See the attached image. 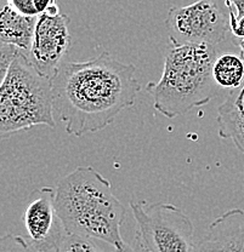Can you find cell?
<instances>
[{
	"mask_svg": "<svg viewBox=\"0 0 244 252\" xmlns=\"http://www.w3.org/2000/svg\"><path fill=\"white\" fill-rule=\"evenodd\" d=\"M138 68L102 51L83 62H64L52 77L54 108L66 132L80 136L104 130L136 101Z\"/></svg>",
	"mask_w": 244,
	"mask_h": 252,
	"instance_id": "cell-1",
	"label": "cell"
},
{
	"mask_svg": "<svg viewBox=\"0 0 244 252\" xmlns=\"http://www.w3.org/2000/svg\"><path fill=\"white\" fill-rule=\"evenodd\" d=\"M57 212L67 234L98 239L118 248L125 207L111 182L91 166H78L57 182Z\"/></svg>",
	"mask_w": 244,
	"mask_h": 252,
	"instance_id": "cell-2",
	"label": "cell"
},
{
	"mask_svg": "<svg viewBox=\"0 0 244 252\" xmlns=\"http://www.w3.org/2000/svg\"><path fill=\"white\" fill-rule=\"evenodd\" d=\"M217 56L215 45L179 44L170 39L164 50L161 79L146 86L153 98V108L174 119L209 103L217 86L212 77Z\"/></svg>",
	"mask_w": 244,
	"mask_h": 252,
	"instance_id": "cell-3",
	"label": "cell"
},
{
	"mask_svg": "<svg viewBox=\"0 0 244 252\" xmlns=\"http://www.w3.org/2000/svg\"><path fill=\"white\" fill-rule=\"evenodd\" d=\"M52 78L39 72L21 51L1 80L0 135L2 138L34 126L55 128Z\"/></svg>",
	"mask_w": 244,
	"mask_h": 252,
	"instance_id": "cell-4",
	"label": "cell"
},
{
	"mask_svg": "<svg viewBox=\"0 0 244 252\" xmlns=\"http://www.w3.org/2000/svg\"><path fill=\"white\" fill-rule=\"evenodd\" d=\"M139 252H192L195 227L190 217L172 204L131 200Z\"/></svg>",
	"mask_w": 244,
	"mask_h": 252,
	"instance_id": "cell-5",
	"label": "cell"
},
{
	"mask_svg": "<svg viewBox=\"0 0 244 252\" xmlns=\"http://www.w3.org/2000/svg\"><path fill=\"white\" fill-rule=\"evenodd\" d=\"M170 39L179 44L217 46L230 31L227 16L216 0H198L187 6H170L165 20Z\"/></svg>",
	"mask_w": 244,
	"mask_h": 252,
	"instance_id": "cell-6",
	"label": "cell"
},
{
	"mask_svg": "<svg viewBox=\"0 0 244 252\" xmlns=\"http://www.w3.org/2000/svg\"><path fill=\"white\" fill-rule=\"evenodd\" d=\"M56 189L40 187L32 191L23 215L28 241L39 252L56 250L67 234L55 204Z\"/></svg>",
	"mask_w": 244,
	"mask_h": 252,
	"instance_id": "cell-7",
	"label": "cell"
},
{
	"mask_svg": "<svg viewBox=\"0 0 244 252\" xmlns=\"http://www.w3.org/2000/svg\"><path fill=\"white\" fill-rule=\"evenodd\" d=\"M70 17L61 14H43L38 17L30 59L36 69L52 78L72 45Z\"/></svg>",
	"mask_w": 244,
	"mask_h": 252,
	"instance_id": "cell-8",
	"label": "cell"
},
{
	"mask_svg": "<svg viewBox=\"0 0 244 252\" xmlns=\"http://www.w3.org/2000/svg\"><path fill=\"white\" fill-rule=\"evenodd\" d=\"M192 252H244V210L231 209L215 219Z\"/></svg>",
	"mask_w": 244,
	"mask_h": 252,
	"instance_id": "cell-9",
	"label": "cell"
},
{
	"mask_svg": "<svg viewBox=\"0 0 244 252\" xmlns=\"http://www.w3.org/2000/svg\"><path fill=\"white\" fill-rule=\"evenodd\" d=\"M216 123L220 137L233 141L244 153V81L240 88L230 90L227 98L220 104Z\"/></svg>",
	"mask_w": 244,
	"mask_h": 252,
	"instance_id": "cell-10",
	"label": "cell"
},
{
	"mask_svg": "<svg viewBox=\"0 0 244 252\" xmlns=\"http://www.w3.org/2000/svg\"><path fill=\"white\" fill-rule=\"evenodd\" d=\"M38 17L17 12L10 5H5L0 15V40L18 47L30 56Z\"/></svg>",
	"mask_w": 244,
	"mask_h": 252,
	"instance_id": "cell-11",
	"label": "cell"
},
{
	"mask_svg": "<svg viewBox=\"0 0 244 252\" xmlns=\"http://www.w3.org/2000/svg\"><path fill=\"white\" fill-rule=\"evenodd\" d=\"M212 77L220 88L228 90L240 88L244 81V59L242 55H219L212 67Z\"/></svg>",
	"mask_w": 244,
	"mask_h": 252,
	"instance_id": "cell-12",
	"label": "cell"
},
{
	"mask_svg": "<svg viewBox=\"0 0 244 252\" xmlns=\"http://www.w3.org/2000/svg\"><path fill=\"white\" fill-rule=\"evenodd\" d=\"M109 244L98 240V239L86 238V236L66 234L64 240L55 252H115L109 250ZM113 248V246H112Z\"/></svg>",
	"mask_w": 244,
	"mask_h": 252,
	"instance_id": "cell-13",
	"label": "cell"
},
{
	"mask_svg": "<svg viewBox=\"0 0 244 252\" xmlns=\"http://www.w3.org/2000/svg\"><path fill=\"white\" fill-rule=\"evenodd\" d=\"M7 5L26 16L39 17L43 14H59L57 0H7Z\"/></svg>",
	"mask_w": 244,
	"mask_h": 252,
	"instance_id": "cell-14",
	"label": "cell"
},
{
	"mask_svg": "<svg viewBox=\"0 0 244 252\" xmlns=\"http://www.w3.org/2000/svg\"><path fill=\"white\" fill-rule=\"evenodd\" d=\"M0 252H39L23 236L7 233L0 239Z\"/></svg>",
	"mask_w": 244,
	"mask_h": 252,
	"instance_id": "cell-15",
	"label": "cell"
},
{
	"mask_svg": "<svg viewBox=\"0 0 244 252\" xmlns=\"http://www.w3.org/2000/svg\"><path fill=\"white\" fill-rule=\"evenodd\" d=\"M18 52H20L18 47L6 43H1V46H0V78H1V80L6 75L10 65H11L15 57L17 56Z\"/></svg>",
	"mask_w": 244,
	"mask_h": 252,
	"instance_id": "cell-16",
	"label": "cell"
},
{
	"mask_svg": "<svg viewBox=\"0 0 244 252\" xmlns=\"http://www.w3.org/2000/svg\"><path fill=\"white\" fill-rule=\"evenodd\" d=\"M228 22H230V32L232 33L233 38L241 39L244 38V15L237 17L232 9L227 7Z\"/></svg>",
	"mask_w": 244,
	"mask_h": 252,
	"instance_id": "cell-17",
	"label": "cell"
},
{
	"mask_svg": "<svg viewBox=\"0 0 244 252\" xmlns=\"http://www.w3.org/2000/svg\"><path fill=\"white\" fill-rule=\"evenodd\" d=\"M225 5L232 9L237 17L244 15V0H225Z\"/></svg>",
	"mask_w": 244,
	"mask_h": 252,
	"instance_id": "cell-18",
	"label": "cell"
},
{
	"mask_svg": "<svg viewBox=\"0 0 244 252\" xmlns=\"http://www.w3.org/2000/svg\"><path fill=\"white\" fill-rule=\"evenodd\" d=\"M115 252H139V251L134 250V249L131 248L130 245H128V244L122 243L118 248H115Z\"/></svg>",
	"mask_w": 244,
	"mask_h": 252,
	"instance_id": "cell-19",
	"label": "cell"
},
{
	"mask_svg": "<svg viewBox=\"0 0 244 252\" xmlns=\"http://www.w3.org/2000/svg\"><path fill=\"white\" fill-rule=\"evenodd\" d=\"M233 39H235V44H236V45L240 47V50H241L240 54L242 55V57L244 59V38H241V39L233 38Z\"/></svg>",
	"mask_w": 244,
	"mask_h": 252,
	"instance_id": "cell-20",
	"label": "cell"
},
{
	"mask_svg": "<svg viewBox=\"0 0 244 252\" xmlns=\"http://www.w3.org/2000/svg\"><path fill=\"white\" fill-rule=\"evenodd\" d=\"M243 175H244V169H243ZM243 189H244V185H243Z\"/></svg>",
	"mask_w": 244,
	"mask_h": 252,
	"instance_id": "cell-21",
	"label": "cell"
}]
</instances>
